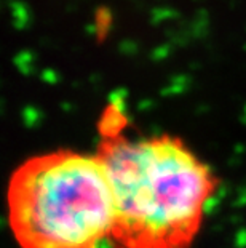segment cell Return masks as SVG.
Here are the masks:
<instances>
[{
  "label": "cell",
  "mask_w": 246,
  "mask_h": 248,
  "mask_svg": "<svg viewBox=\"0 0 246 248\" xmlns=\"http://www.w3.org/2000/svg\"><path fill=\"white\" fill-rule=\"evenodd\" d=\"M96 157L111 184L114 248H192L221 179L176 135L101 136Z\"/></svg>",
  "instance_id": "obj_1"
},
{
  "label": "cell",
  "mask_w": 246,
  "mask_h": 248,
  "mask_svg": "<svg viewBox=\"0 0 246 248\" xmlns=\"http://www.w3.org/2000/svg\"><path fill=\"white\" fill-rule=\"evenodd\" d=\"M8 223L21 248H99L114 226L111 184L96 154L29 157L7 187Z\"/></svg>",
  "instance_id": "obj_2"
}]
</instances>
